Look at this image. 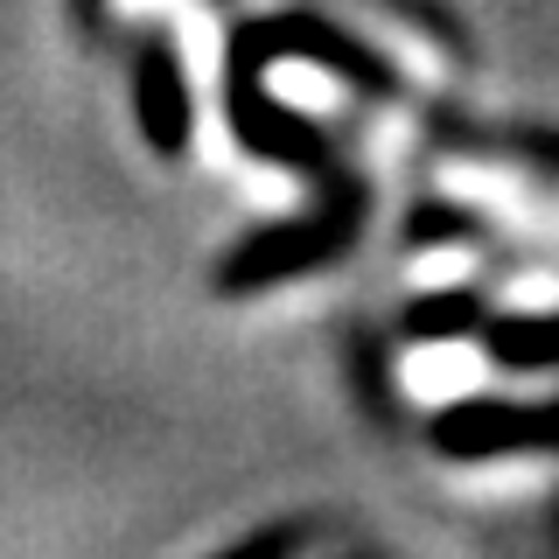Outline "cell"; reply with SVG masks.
<instances>
[{
  "label": "cell",
  "mask_w": 559,
  "mask_h": 559,
  "mask_svg": "<svg viewBox=\"0 0 559 559\" xmlns=\"http://www.w3.org/2000/svg\"><path fill=\"white\" fill-rule=\"evenodd\" d=\"M343 238H349L343 217H314V224H301V231H266V238H252L231 266H224V287H266V280L308 266V259H322V252H336Z\"/></svg>",
  "instance_id": "cell-1"
},
{
  "label": "cell",
  "mask_w": 559,
  "mask_h": 559,
  "mask_svg": "<svg viewBox=\"0 0 559 559\" xmlns=\"http://www.w3.org/2000/svg\"><path fill=\"white\" fill-rule=\"evenodd\" d=\"M140 119H147V140L162 154H175L189 140V98H182V78H175V49L168 43L140 49Z\"/></svg>",
  "instance_id": "cell-2"
},
{
  "label": "cell",
  "mask_w": 559,
  "mask_h": 559,
  "mask_svg": "<svg viewBox=\"0 0 559 559\" xmlns=\"http://www.w3.org/2000/svg\"><path fill=\"white\" fill-rule=\"evenodd\" d=\"M287 552V538H266V546H252V552H231V559H280Z\"/></svg>",
  "instance_id": "cell-3"
}]
</instances>
